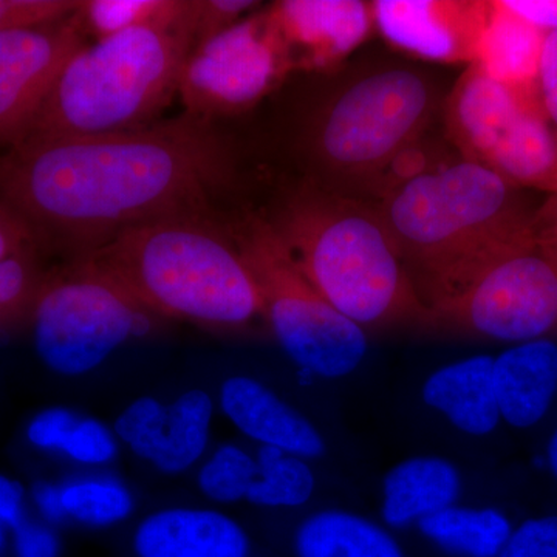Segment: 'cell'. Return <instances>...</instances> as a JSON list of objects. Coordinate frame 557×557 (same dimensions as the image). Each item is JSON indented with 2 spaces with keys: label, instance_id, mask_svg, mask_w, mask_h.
Instances as JSON below:
<instances>
[{
  "label": "cell",
  "instance_id": "obj_1",
  "mask_svg": "<svg viewBox=\"0 0 557 557\" xmlns=\"http://www.w3.org/2000/svg\"><path fill=\"white\" fill-rule=\"evenodd\" d=\"M231 168L211 121L185 113L120 134L17 143L0 157V201L35 236L86 255L132 226L211 215Z\"/></svg>",
  "mask_w": 557,
  "mask_h": 557
},
{
  "label": "cell",
  "instance_id": "obj_2",
  "mask_svg": "<svg viewBox=\"0 0 557 557\" xmlns=\"http://www.w3.org/2000/svg\"><path fill=\"white\" fill-rule=\"evenodd\" d=\"M81 258L153 314L209 329L263 317L262 296L228 230L211 215H177L132 226Z\"/></svg>",
  "mask_w": 557,
  "mask_h": 557
},
{
  "label": "cell",
  "instance_id": "obj_3",
  "mask_svg": "<svg viewBox=\"0 0 557 557\" xmlns=\"http://www.w3.org/2000/svg\"><path fill=\"white\" fill-rule=\"evenodd\" d=\"M270 223L319 295L359 327L429 317L379 211L306 186Z\"/></svg>",
  "mask_w": 557,
  "mask_h": 557
},
{
  "label": "cell",
  "instance_id": "obj_4",
  "mask_svg": "<svg viewBox=\"0 0 557 557\" xmlns=\"http://www.w3.org/2000/svg\"><path fill=\"white\" fill-rule=\"evenodd\" d=\"M376 211L429 289L530 231L534 215L518 186L465 159L405 180Z\"/></svg>",
  "mask_w": 557,
  "mask_h": 557
},
{
  "label": "cell",
  "instance_id": "obj_5",
  "mask_svg": "<svg viewBox=\"0 0 557 557\" xmlns=\"http://www.w3.org/2000/svg\"><path fill=\"white\" fill-rule=\"evenodd\" d=\"M193 49L189 32L170 28H137L86 44L62 69L21 141L97 137L149 126L178 94Z\"/></svg>",
  "mask_w": 557,
  "mask_h": 557
},
{
  "label": "cell",
  "instance_id": "obj_6",
  "mask_svg": "<svg viewBox=\"0 0 557 557\" xmlns=\"http://www.w3.org/2000/svg\"><path fill=\"white\" fill-rule=\"evenodd\" d=\"M437 102L420 70L388 67L366 73L314 113L304 152L332 182L373 178L421 137Z\"/></svg>",
  "mask_w": 557,
  "mask_h": 557
},
{
  "label": "cell",
  "instance_id": "obj_7",
  "mask_svg": "<svg viewBox=\"0 0 557 557\" xmlns=\"http://www.w3.org/2000/svg\"><path fill=\"white\" fill-rule=\"evenodd\" d=\"M230 233L258 282L263 317L287 357L319 379L354 373L368 355L366 330L319 295L270 220L248 215Z\"/></svg>",
  "mask_w": 557,
  "mask_h": 557
},
{
  "label": "cell",
  "instance_id": "obj_8",
  "mask_svg": "<svg viewBox=\"0 0 557 557\" xmlns=\"http://www.w3.org/2000/svg\"><path fill=\"white\" fill-rule=\"evenodd\" d=\"M431 317L482 338L520 344L557 329V265L533 228L429 289Z\"/></svg>",
  "mask_w": 557,
  "mask_h": 557
},
{
  "label": "cell",
  "instance_id": "obj_9",
  "mask_svg": "<svg viewBox=\"0 0 557 557\" xmlns=\"http://www.w3.org/2000/svg\"><path fill=\"white\" fill-rule=\"evenodd\" d=\"M30 314L40 361L69 379L100 368L127 341L146 335L153 317L83 258L72 270L42 282Z\"/></svg>",
  "mask_w": 557,
  "mask_h": 557
},
{
  "label": "cell",
  "instance_id": "obj_10",
  "mask_svg": "<svg viewBox=\"0 0 557 557\" xmlns=\"http://www.w3.org/2000/svg\"><path fill=\"white\" fill-rule=\"evenodd\" d=\"M449 137L463 159L496 172L518 188L557 194V132L530 94L471 67L448 101Z\"/></svg>",
  "mask_w": 557,
  "mask_h": 557
},
{
  "label": "cell",
  "instance_id": "obj_11",
  "mask_svg": "<svg viewBox=\"0 0 557 557\" xmlns=\"http://www.w3.org/2000/svg\"><path fill=\"white\" fill-rule=\"evenodd\" d=\"M292 69L269 11L249 14L190 50L178 94L186 113L211 121L258 104Z\"/></svg>",
  "mask_w": 557,
  "mask_h": 557
},
{
  "label": "cell",
  "instance_id": "obj_12",
  "mask_svg": "<svg viewBox=\"0 0 557 557\" xmlns=\"http://www.w3.org/2000/svg\"><path fill=\"white\" fill-rule=\"evenodd\" d=\"M73 16L30 30L0 33V145L25 137L70 58L86 46Z\"/></svg>",
  "mask_w": 557,
  "mask_h": 557
},
{
  "label": "cell",
  "instance_id": "obj_13",
  "mask_svg": "<svg viewBox=\"0 0 557 557\" xmlns=\"http://www.w3.org/2000/svg\"><path fill=\"white\" fill-rule=\"evenodd\" d=\"M373 22L399 49L432 61L474 62L491 2L380 0Z\"/></svg>",
  "mask_w": 557,
  "mask_h": 557
},
{
  "label": "cell",
  "instance_id": "obj_14",
  "mask_svg": "<svg viewBox=\"0 0 557 557\" xmlns=\"http://www.w3.org/2000/svg\"><path fill=\"white\" fill-rule=\"evenodd\" d=\"M293 69H329L368 38L372 3L358 0H284L269 10Z\"/></svg>",
  "mask_w": 557,
  "mask_h": 557
},
{
  "label": "cell",
  "instance_id": "obj_15",
  "mask_svg": "<svg viewBox=\"0 0 557 557\" xmlns=\"http://www.w3.org/2000/svg\"><path fill=\"white\" fill-rule=\"evenodd\" d=\"M219 405L225 417L245 437L306 458L325 454L324 437L317 426L259 380L230 376L220 384Z\"/></svg>",
  "mask_w": 557,
  "mask_h": 557
},
{
  "label": "cell",
  "instance_id": "obj_16",
  "mask_svg": "<svg viewBox=\"0 0 557 557\" xmlns=\"http://www.w3.org/2000/svg\"><path fill=\"white\" fill-rule=\"evenodd\" d=\"M132 544L137 557H249L244 527L212 508L150 512L138 523Z\"/></svg>",
  "mask_w": 557,
  "mask_h": 557
},
{
  "label": "cell",
  "instance_id": "obj_17",
  "mask_svg": "<svg viewBox=\"0 0 557 557\" xmlns=\"http://www.w3.org/2000/svg\"><path fill=\"white\" fill-rule=\"evenodd\" d=\"M493 379L502 421L536 426L557 394V344L547 338L512 344L494 358Z\"/></svg>",
  "mask_w": 557,
  "mask_h": 557
},
{
  "label": "cell",
  "instance_id": "obj_18",
  "mask_svg": "<svg viewBox=\"0 0 557 557\" xmlns=\"http://www.w3.org/2000/svg\"><path fill=\"white\" fill-rule=\"evenodd\" d=\"M493 368L491 355H474L443 366L424 381V405L463 434L485 437L502 421Z\"/></svg>",
  "mask_w": 557,
  "mask_h": 557
},
{
  "label": "cell",
  "instance_id": "obj_19",
  "mask_svg": "<svg viewBox=\"0 0 557 557\" xmlns=\"http://www.w3.org/2000/svg\"><path fill=\"white\" fill-rule=\"evenodd\" d=\"M460 469L448 458L417 456L395 465L383 480L381 516L388 527L405 528L457 505Z\"/></svg>",
  "mask_w": 557,
  "mask_h": 557
},
{
  "label": "cell",
  "instance_id": "obj_20",
  "mask_svg": "<svg viewBox=\"0 0 557 557\" xmlns=\"http://www.w3.org/2000/svg\"><path fill=\"white\" fill-rule=\"evenodd\" d=\"M547 33L528 24L502 3L491 2L475 60L490 78L537 94L539 61Z\"/></svg>",
  "mask_w": 557,
  "mask_h": 557
},
{
  "label": "cell",
  "instance_id": "obj_21",
  "mask_svg": "<svg viewBox=\"0 0 557 557\" xmlns=\"http://www.w3.org/2000/svg\"><path fill=\"white\" fill-rule=\"evenodd\" d=\"M295 548L298 557H405L384 528L343 509H324L304 520Z\"/></svg>",
  "mask_w": 557,
  "mask_h": 557
},
{
  "label": "cell",
  "instance_id": "obj_22",
  "mask_svg": "<svg viewBox=\"0 0 557 557\" xmlns=\"http://www.w3.org/2000/svg\"><path fill=\"white\" fill-rule=\"evenodd\" d=\"M200 3L201 0H81L73 20L84 38L90 36L94 40L137 28L185 30L194 38Z\"/></svg>",
  "mask_w": 557,
  "mask_h": 557
},
{
  "label": "cell",
  "instance_id": "obj_23",
  "mask_svg": "<svg viewBox=\"0 0 557 557\" xmlns=\"http://www.w3.org/2000/svg\"><path fill=\"white\" fill-rule=\"evenodd\" d=\"M214 401L203 388H189L168 405L159 454L152 467L177 475L196 467L207 454L211 438Z\"/></svg>",
  "mask_w": 557,
  "mask_h": 557
},
{
  "label": "cell",
  "instance_id": "obj_24",
  "mask_svg": "<svg viewBox=\"0 0 557 557\" xmlns=\"http://www.w3.org/2000/svg\"><path fill=\"white\" fill-rule=\"evenodd\" d=\"M418 527L440 548L463 557H497L512 533L511 522L498 509L460 505L421 519Z\"/></svg>",
  "mask_w": 557,
  "mask_h": 557
},
{
  "label": "cell",
  "instance_id": "obj_25",
  "mask_svg": "<svg viewBox=\"0 0 557 557\" xmlns=\"http://www.w3.org/2000/svg\"><path fill=\"white\" fill-rule=\"evenodd\" d=\"M256 461L259 474L249 490V504L263 508H298L313 496L317 478L306 458L260 446Z\"/></svg>",
  "mask_w": 557,
  "mask_h": 557
},
{
  "label": "cell",
  "instance_id": "obj_26",
  "mask_svg": "<svg viewBox=\"0 0 557 557\" xmlns=\"http://www.w3.org/2000/svg\"><path fill=\"white\" fill-rule=\"evenodd\" d=\"M61 497L65 518L91 528L116 525L135 509L129 486L112 475L70 479L61 485Z\"/></svg>",
  "mask_w": 557,
  "mask_h": 557
},
{
  "label": "cell",
  "instance_id": "obj_27",
  "mask_svg": "<svg viewBox=\"0 0 557 557\" xmlns=\"http://www.w3.org/2000/svg\"><path fill=\"white\" fill-rule=\"evenodd\" d=\"M259 474L256 457L234 443H223L201 463L197 486L208 500L231 505L247 500Z\"/></svg>",
  "mask_w": 557,
  "mask_h": 557
},
{
  "label": "cell",
  "instance_id": "obj_28",
  "mask_svg": "<svg viewBox=\"0 0 557 557\" xmlns=\"http://www.w3.org/2000/svg\"><path fill=\"white\" fill-rule=\"evenodd\" d=\"M168 405L153 397L132 401L113 424V434L131 453L152 465L159 454Z\"/></svg>",
  "mask_w": 557,
  "mask_h": 557
},
{
  "label": "cell",
  "instance_id": "obj_29",
  "mask_svg": "<svg viewBox=\"0 0 557 557\" xmlns=\"http://www.w3.org/2000/svg\"><path fill=\"white\" fill-rule=\"evenodd\" d=\"M38 267L32 248L0 262V324L30 313L40 285Z\"/></svg>",
  "mask_w": 557,
  "mask_h": 557
},
{
  "label": "cell",
  "instance_id": "obj_30",
  "mask_svg": "<svg viewBox=\"0 0 557 557\" xmlns=\"http://www.w3.org/2000/svg\"><path fill=\"white\" fill-rule=\"evenodd\" d=\"M60 454L83 467H104L119 456V438L97 418L79 417Z\"/></svg>",
  "mask_w": 557,
  "mask_h": 557
},
{
  "label": "cell",
  "instance_id": "obj_31",
  "mask_svg": "<svg viewBox=\"0 0 557 557\" xmlns=\"http://www.w3.org/2000/svg\"><path fill=\"white\" fill-rule=\"evenodd\" d=\"M81 0H0V33L30 30L69 20Z\"/></svg>",
  "mask_w": 557,
  "mask_h": 557
},
{
  "label": "cell",
  "instance_id": "obj_32",
  "mask_svg": "<svg viewBox=\"0 0 557 557\" xmlns=\"http://www.w3.org/2000/svg\"><path fill=\"white\" fill-rule=\"evenodd\" d=\"M497 557H557V516L525 520Z\"/></svg>",
  "mask_w": 557,
  "mask_h": 557
},
{
  "label": "cell",
  "instance_id": "obj_33",
  "mask_svg": "<svg viewBox=\"0 0 557 557\" xmlns=\"http://www.w3.org/2000/svg\"><path fill=\"white\" fill-rule=\"evenodd\" d=\"M258 7L259 2L252 0H201L194 30V47L228 30Z\"/></svg>",
  "mask_w": 557,
  "mask_h": 557
},
{
  "label": "cell",
  "instance_id": "obj_34",
  "mask_svg": "<svg viewBox=\"0 0 557 557\" xmlns=\"http://www.w3.org/2000/svg\"><path fill=\"white\" fill-rule=\"evenodd\" d=\"M79 416L67 408H49L36 413L27 426V440L33 448L60 454L69 432Z\"/></svg>",
  "mask_w": 557,
  "mask_h": 557
},
{
  "label": "cell",
  "instance_id": "obj_35",
  "mask_svg": "<svg viewBox=\"0 0 557 557\" xmlns=\"http://www.w3.org/2000/svg\"><path fill=\"white\" fill-rule=\"evenodd\" d=\"M537 98L542 112L557 132V30L545 35L537 72Z\"/></svg>",
  "mask_w": 557,
  "mask_h": 557
},
{
  "label": "cell",
  "instance_id": "obj_36",
  "mask_svg": "<svg viewBox=\"0 0 557 557\" xmlns=\"http://www.w3.org/2000/svg\"><path fill=\"white\" fill-rule=\"evenodd\" d=\"M17 557H60V539L49 527L24 522L14 528Z\"/></svg>",
  "mask_w": 557,
  "mask_h": 557
},
{
  "label": "cell",
  "instance_id": "obj_37",
  "mask_svg": "<svg viewBox=\"0 0 557 557\" xmlns=\"http://www.w3.org/2000/svg\"><path fill=\"white\" fill-rule=\"evenodd\" d=\"M35 233L13 209L0 201V262L32 248Z\"/></svg>",
  "mask_w": 557,
  "mask_h": 557
},
{
  "label": "cell",
  "instance_id": "obj_38",
  "mask_svg": "<svg viewBox=\"0 0 557 557\" xmlns=\"http://www.w3.org/2000/svg\"><path fill=\"white\" fill-rule=\"evenodd\" d=\"M502 3L542 32L557 30V0H502Z\"/></svg>",
  "mask_w": 557,
  "mask_h": 557
},
{
  "label": "cell",
  "instance_id": "obj_39",
  "mask_svg": "<svg viewBox=\"0 0 557 557\" xmlns=\"http://www.w3.org/2000/svg\"><path fill=\"white\" fill-rule=\"evenodd\" d=\"M531 228L539 247L557 265V194L534 212Z\"/></svg>",
  "mask_w": 557,
  "mask_h": 557
},
{
  "label": "cell",
  "instance_id": "obj_40",
  "mask_svg": "<svg viewBox=\"0 0 557 557\" xmlns=\"http://www.w3.org/2000/svg\"><path fill=\"white\" fill-rule=\"evenodd\" d=\"M25 493L20 482L0 474V525L16 528L24 522Z\"/></svg>",
  "mask_w": 557,
  "mask_h": 557
},
{
  "label": "cell",
  "instance_id": "obj_41",
  "mask_svg": "<svg viewBox=\"0 0 557 557\" xmlns=\"http://www.w3.org/2000/svg\"><path fill=\"white\" fill-rule=\"evenodd\" d=\"M33 502L44 519L58 523L65 520L64 507H62L61 485L51 482H38L33 486Z\"/></svg>",
  "mask_w": 557,
  "mask_h": 557
},
{
  "label": "cell",
  "instance_id": "obj_42",
  "mask_svg": "<svg viewBox=\"0 0 557 557\" xmlns=\"http://www.w3.org/2000/svg\"><path fill=\"white\" fill-rule=\"evenodd\" d=\"M547 463L553 478L557 480V426L547 446Z\"/></svg>",
  "mask_w": 557,
  "mask_h": 557
},
{
  "label": "cell",
  "instance_id": "obj_43",
  "mask_svg": "<svg viewBox=\"0 0 557 557\" xmlns=\"http://www.w3.org/2000/svg\"><path fill=\"white\" fill-rule=\"evenodd\" d=\"M3 527L0 525V548H2V545H3Z\"/></svg>",
  "mask_w": 557,
  "mask_h": 557
}]
</instances>
